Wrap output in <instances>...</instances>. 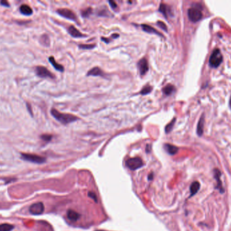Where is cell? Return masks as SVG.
<instances>
[{"label": "cell", "instance_id": "6da1fadb", "mask_svg": "<svg viewBox=\"0 0 231 231\" xmlns=\"http://www.w3.org/2000/svg\"><path fill=\"white\" fill-rule=\"evenodd\" d=\"M51 114L56 120L60 121L61 123L64 125H66L72 123V122H74L78 119V118L75 115H71V114L60 113L59 111L55 109V108H52L51 110Z\"/></svg>", "mask_w": 231, "mask_h": 231}, {"label": "cell", "instance_id": "7a4b0ae2", "mask_svg": "<svg viewBox=\"0 0 231 231\" xmlns=\"http://www.w3.org/2000/svg\"><path fill=\"white\" fill-rule=\"evenodd\" d=\"M187 14L188 17L191 22H198L199 20H200L203 17L201 5L195 4L188 10Z\"/></svg>", "mask_w": 231, "mask_h": 231}, {"label": "cell", "instance_id": "3957f363", "mask_svg": "<svg viewBox=\"0 0 231 231\" xmlns=\"http://www.w3.org/2000/svg\"><path fill=\"white\" fill-rule=\"evenodd\" d=\"M222 54L220 52L218 48H216L212 52V54L209 57V63L211 67L217 68L218 67L220 64L222 62Z\"/></svg>", "mask_w": 231, "mask_h": 231}, {"label": "cell", "instance_id": "277c9868", "mask_svg": "<svg viewBox=\"0 0 231 231\" xmlns=\"http://www.w3.org/2000/svg\"><path fill=\"white\" fill-rule=\"evenodd\" d=\"M21 158L25 161L37 164L43 163L46 161V159L43 157L29 153H22L21 154Z\"/></svg>", "mask_w": 231, "mask_h": 231}, {"label": "cell", "instance_id": "5b68a950", "mask_svg": "<svg viewBox=\"0 0 231 231\" xmlns=\"http://www.w3.org/2000/svg\"><path fill=\"white\" fill-rule=\"evenodd\" d=\"M126 166L131 170H136L143 166V160L140 157L130 158L126 161Z\"/></svg>", "mask_w": 231, "mask_h": 231}, {"label": "cell", "instance_id": "8992f818", "mask_svg": "<svg viewBox=\"0 0 231 231\" xmlns=\"http://www.w3.org/2000/svg\"><path fill=\"white\" fill-rule=\"evenodd\" d=\"M35 73L37 76L42 78H55V75L47 69V68L42 66H37L35 67Z\"/></svg>", "mask_w": 231, "mask_h": 231}, {"label": "cell", "instance_id": "52a82bcc", "mask_svg": "<svg viewBox=\"0 0 231 231\" xmlns=\"http://www.w3.org/2000/svg\"><path fill=\"white\" fill-rule=\"evenodd\" d=\"M44 205L43 203L38 202L33 203V205H31L29 208V212L32 215H34V216H38V215H41L43 213L44 211Z\"/></svg>", "mask_w": 231, "mask_h": 231}, {"label": "cell", "instance_id": "ba28073f", "mask_svg": "<svg viewBox=\"0 0 231 231\" xmlns=\"http://www.w3.org/2000/svg\"><path fill=\"white\" fill-rule=\"evenodd\" d=\"M57 13L61 17L71 20H76V16L72 10L67 8H61L57 10Z\"/></svg>", "mask_w": 231, "mask_h": 231}, {"label": "cell", "instance_id": "9c48e42d", "mask_svg": "<svg viewBox=\"0 0 231 231\" xmlns=\"http://www.w3.org/2000/svg\"><path fill=\"white\" fill-rule=\"evenodd\" d=\"M138 68H139L140 75L141 76L145 75L149 70V65L147 60L145 58H143L137 63Z\"/></svg>", "mask_w": 231, "mask_h": 231}, {"label": "cell", "instance_id": "30bf717a", "mask_svg": "<svg viewBox=\"0 0 231 231\" xmlns=\"http://www.w3.org/2000/svg\"><path fill=\"white\" fill-rule=\"evenodd\" d=\"M214 178L216 180V188L217 189H218L220 190V192L221 193H224V188L223 187L222 184V181L220 180V177H221V172L218 169H214Z\"/></svg>", "mask_w": 231, "mask_h": 231}, {"label": "cell", "instance_id": "8fae6325", "mask_svg": "<svg viewBox=\"0 0 231 231\" xmlns=\"http://www.w3.org/2000/svg\"><path fill=\"white\" fill-rule=\"evenodd\" d=\"M205 115L204 114L201 115L200 120L198 121L197 127V134L199 136H201L203 133V128H204V122H205Z\"/></svg>", "mask_w": 231, "mask_h": 231}, {"label": "cell", "instance_id": "7c38bea8", "mask_svg": "<svg viewBox=\"0 0 231 231\" xmlns=\"http://www.w3.org/2000/svg\"><path fill=\"white\" fill-rule=\"evenodd\" d=\"M159 12H161L165 18H168L169 15H171V10L168 5L165 4H161L160 8H159Z\"/></svg>", "mask_w": 231, "mask_h": 231}, {"label": "cell", "instance_id": "4fadbf2b", "mask_svg": "<svg viewBox=\"0 0 231 231\" xmlns=\"http://www.w3.org/2000/svg\"><path fill=\"white\" fill-rule=\"evenodd\" d=\"M141 27L142 29L144 31L147 32L148 33H151V34H155L157 35H160L161 37H164L163 35L161 33H160L158 30H156L155 28L152 27L148 25H141Z\"/></svg>", "mask_w": 231, "mask_h": 231}, {"label": "cell", "instance_id": "5bb4252c", "mask_svg": "<svg viewBox=\"0 0 231 231\" xmlns=\"http://www.w3.org/2000/svg\"><path fill=\"white\" fill-rule=\"evenodd\" d=\"M87 76H101L103 77L105 75L104 73L103 72V71L99 68V67H94L91 68V70L88 71V73L87 74Z\"/></svg>", "mask_w": 231, "mask_h": 231}, {"label": "cell", "instance_id": "9a60e30c", "mask_svg": "<svg viewBox=\"0 0 231 231\" xmlns=\"http://www.w3.org/2000/svg\"><path fill=\"white\" fill-rule=\"evenodd\" d=\"M68 31L70 35L73 37V38H82L83 37L84 35H83L80 31H79L78 29L75 28V26H70V27L68 28Z\"/></svg>", "mask_w": 231, "mask_h": 231}, {"label": "cell", "instance_id": "2e32d148", "mask_svg": "<svg viewBox=\"0 0 231 231\" xmlns=\"http://www.w3.org/2000/svg\"><path fill=\"white\" fill-rule=\"evenodd\" d=\"M67 217L68 218L71 220L73 222H76L81 217V214H78V212H76L72 209H69L67 211Z\"/></svg>", "mask_w": 231, "mask_h": 231}, {"label": "cell", "instance_id": "e0dca14e", "mask_svg": "<svg viewBox=\"0 0 231 231\" xmlns=\"http://www.w3.org/2000/svg\"><path fill=\"white\" fill-rule=\"evenodd\" d=\"M164 148H165L166 152L170 155H175V154H176L178 151H179V148L176 147V146L170 144H164Z\"/></svg>", "mask_w": 231, "mask_h": 231}, {"label": "cell", "instance_id": "ac0fdd59", "mask_svg": "<svg viewBox=\"0 0 231 231\" xmlns=\"http://www.w3.org/2000/svg\"><path fill=\"white\" fill-rule=\"evenodd\" d=\"M19 10L21 14H22L23 15L30 16L33 14V10L30 6L26 4L21 5Z\"/></svg>", "mask_w": 231, "mask_h": 231}, {"label": "cell", "instance_id": "d6986e66", "mask_svg": "<svg viewBox=\"0 0 231 231\" xmlns=\"http://www.w3.org/2000/svg\"><path fill=\"white\" fill-rule=\"evenodd\" d=\"M200 182L197 181H195L193 182L192 184H191V187H190V193H191V195L189 197L192 196L193 195H195L196 193L198 192V190H200Z\"/></svg>", "mask_w": 231, "mask_h": 231}, {"label": "cell", "instance_id": "ffe728a7", "mask_svg": "<svg viewBox=\"0 0 231 231\" xmlns=\"http://www.w3.org/2000/svg\"><path fill=\"white\" fill-rule=\"evenodd\" d=\"M49 62L53 65V67H54L57 71H60V72H63L64 70V68L63 66L60 65V64H58L56 61H55L54 57L50 56L49 58Z\"/></svg>", "mask_w": 231, "mask_h": 231}, {"label": "cell", "instance_id": "44dd1931", "mask_svg": "<svg viewBox=\"0 0 231 231\" xmlns=\"http://www.w3.org/2000/svg\"><path fill=\"white\" fill-rule=\"evenodd\" d=\"M163 92L164 94L166 96H170L173 93L176 89H175L174 86L172 84H168L163 88Z\"/></svg>", "mask_w": 231, "mask_h": 231}, {"label": "cell", "instance_id": "7402d4cb", "mask_svg": "<svg viewBox=\"0 0 231 231\" xmlns=\"http://www.w3.org/2000/svg\"><path fill=\"white\" fill-rule=\"evenodd\" d=\"M14 228V226L12 224H7V223L0 224V231H12Z\"/></svg>", "mask_w": 231, "mask_h": 231}, {"label": "cell", "instance_id": "603a6c76", "mask_svg": "<svg viewBox=\"0 0 231 231\" xmlns=\"http://www.w3.org/2000/svg\"><path fill=\"white\" fill-rule=\"evenodd\" d=\"M175 122H176V118H174L165 127V132H166V134H168V133H170V132L172 131V129H173V127H174V124H175Z\"/></svg>", "mask_w": 231, "mask_h": 231}, {"label": "cell", "instance_id": "cb8c5ba5", "mask_svg": "<svg viewBox=\"0 0 231 231\" xmlns=\"http://www.w3.org/2000/svg\"><path fill=\"white\" fill-rule=\"evenodd\" d=\"M152 90H153V87H151V86H146L143 87L141 90L140 94H142V95L148 94H150L151 91H152Z\"/></svg>", "mask_w": 231, "mask_h": 231}, {"label": "cell", "instance_id": "d4e9b609", "mask_svg": "<svg viewBox=\"0 0 231 231\" xmlns=\"http://www.w3.org/2000/svg\"><path fill=\"white\" fill-rule=\"evenodd\" d=\"M91 14H92L91 8H88L83 10L81 12V15L83 17H89Z\"/></svg>", "mask_w": 231, "mask_h": 231}, {"label": "cell", "instance_id": "484cf974", "mask_svg": "<svg viewBox=\"0 0 231 231\" xmlns=\"http://www.w3.org/2000/svg\"><path fill=\"white\" fill-rule=\"evenodd\" d=\"M41 41L42 44H43L44 46H48L49 45V39L48 37H47L46 35H43L41 37Z\"/></svg>", "mask_w": 231, "mask_h": 231}, {"label": "cell", "instance_id": "4316f807", "mask_svg": "<svg viewBox=\"0 0 231 231\" xmlns=\"http://www.w3.org/2000/svg\"><path fill=\"white\" fill-rule=\"evenodd\" d=\"M156 24H157V25L159 26V27H160L161 29H163L164 31H165L166 32L168 31V28H167L166 25L164 22H162V21L159 20Z\"/></svg>", "mask_w": 231, "mask_h": 231}, {"label": "cell", "instance_id": "83f0119b", "mask_svg": "<svg viewBox=\"0 0 231 231\" xmlns=\"http://www.w3.org/2000/svg\"><path fill=\"white\" fill-rule=\"evenodd\" d=\"M78 47L81 49L83 50H91L95 47V44H91V45H79Z\"/></svg>", "mask_w": 231, "mask_h": 231}, {"label": "cell", "instance_id": "f1b7e54d", "mask_svg": "<svg viewBox=\"0 0 231 231\" xmlns=\"http://www.w3.org/2000/svg\"><path fill=\"white\" fill-rule=\"evenodd\" d=\"M41 138L46 142H49L52 139V136L50 134H43L41 136Z\"/></svg>", "mask_w": 231, "mask_h": 231}, {"label": "cell", "instance_id": "f546056e", "mask_svg": "<svg viewBox=\"0 0 231 231\" xmlns=\"http://www.w3.org/2000/svg\"><path fill=\"white\" fill-rule=\"evenodd\" d=\"M98 15L99 16H101V17H108L110 16V14H109L108 12V10H101V11H99V12H98Z\"/></svg>", "mask_w": 231, "mask_h": 231}, {"label": "cell", "instance_id": "4dcf8cb0", "mask_svg": "<svg viewBox=\"0 0 231 231\" xmlns=\"http://www.w3.org/2000/svg\"><path fill=\"white\" fill-rule=\"evenodd\" d=\"M88 196L90 198L92 199L93 200H94L95 202L97 203V195H95V193L94 192H92V191H90V192L88 193Z\"/></svg>", "mask_w": 231, "mask_h": 231}, {"label": "cell", "instance_id": "1f68e13d", "mask_svg": "<svg viewBox=\"0 0 231 231\" xmlns=\"http://www.w3.org/2000/svg\"><path fill=\"white\" fill-rule=\"evenodd\" d=\"M109 4H110L111 8L115 9L116 8H117V4H116V2H114L113 1H109Z\"/></svg>", "mask_w": 231, "mask_h": 231}, {"label": "cell", "instance_id": "d6a6232c", "mask_svg": "<svg viewBox=\"0 0 231 231\" xmlns=\"http://www.w3.org/2000/svg\"><path fill=\"white\" fill-rule=\"evenodd\" d=\"M0 4H1L2 6H6V7H10V4L7 1H5V0H2V1L0 2Z\"/></svg>", "mask_w": 231, "mask_h": 231}, {"label": "cell", "instance_id": "836d02e7", "mask_svg": "<svg viewBox=\"0 0 231 231\" xmlns=\"http://www.w3.org/2000/svg\"><path fill=\"white\" fill-rule=\"evenodd\" d=\"M26 107H27V108H28V112L30 113V114H31V115L32 116H33V111H32V109H31V105H29L28 103H26Z\"/></svg>", "mask_w": 231, "mask_h": 231}, {"label": "cell", "instance_id": "e575fe53", "mask_svg": "<svg viewBox=\"0 0 231 231\" xmlns=\"http://www.w3.org/2000/svg\"><path fill=\"white\" fill-rule=\"evenodd\" d=\"M150 150H151V145L150 144L147 145V147H146V152L150 153Z\"/></svg>", "mask_w": 231, "mask_h": 231}, {"label": "cell", "instance_id": "d590c367", "mask_svg": "<svg viewBox=\"0 0 231 231\" xmlns=\"http://www.w3.org/2000/svg\"><path fill=\"white\" fill-rule=\"evenodd\" d=\"M153 178V174L151 173L150 175L148 176V179L150 180H152Z\"/></svg>", "mask_w": 231, "mask_h": 231}, {"label": "cell", "instance_id": "8d00e7d4", "mask_svg": "<svg viewBox=\"0 0 231 231\" xmlns=\"http://www.w3.org/2000/svg\"><path fill=\"white\" fill-rule=\"evenodd\" d=\"M229 106H230V108H231V96H230V100H229Z\"/></svg>", "mask_w": 231, "mask_h": 231}, {"label": "cell", "instance_id": "74e56055", "mask_svg": "<svg viewBox=\"0 0 231 231\" xmlns=\"http://www.w3.org/2000/svg\"><path fill=\"white\" fill-rule=\"evenodd\" d=\"M97 231H102V230H97Z\"/></svg>", "mask_w": 231, "mask_h": 231}]
</instances>
